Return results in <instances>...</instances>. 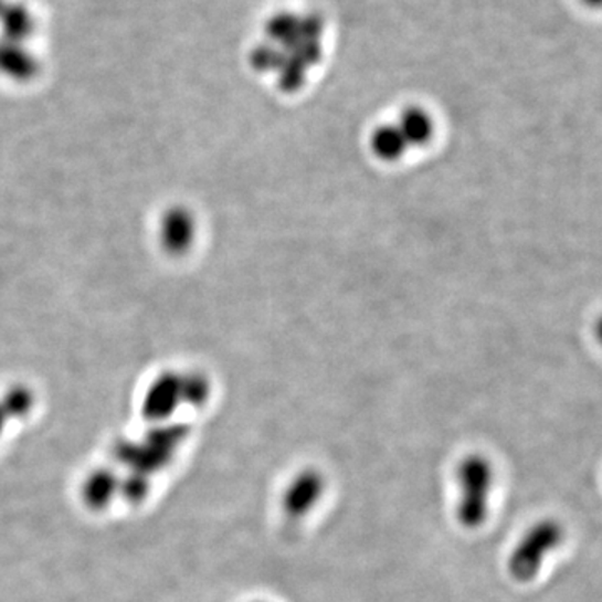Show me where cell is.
Here are the masks:
<instances>
[{
	"mask_svg": "<svg viewBox=\"0 0 602 602\" xmlns=\"http://www.w3.org/2000/svg\"><path fill=\"white\" fill-rule=\"evenodd\" d=\"M325 28L327 25L320 12L302 9L275 12L266 19L262 39L253 54L268 63V66L282 63V67L307 70L320 57Z\"/></svg>",
	"mask_w": 602,
	"mask_h": 602,
	"instance_id": "1",
	"label": "cell"
},
{
	"mask_svg": "<svg viewBox=\"0 0 602 602\" xmlns=\"http://www.w3.org/2000/svg\"><path fill=\"white\" fill-rule=\"evenodd\" d=\"M566 539L564 526L556 519H542L532 524L514 546L507 562L514 581H534L545 566L546 558L561 548Z\"/></svg>",
	"mask_w": 602,
	"mask_h": 602,
	"instance_id": "3",
	"label": "cell"
},
{
	"mask_svg": "<svg viewBox=\"0 0 602 602\" xmlns=\"http://www.w3.org/2000/svg\"><path fill=\"white\" fill-rule=\"evenodd\" d=\"M34 405L32 393L24 387H15L12 389L4 400L0 402V434L4 431L9 419H18V416L28 415Z\"/></svg>",
	"mask_w": 602,
	"mask_h": 602,
	"instance_id": "10",
	"label": "cell"
},
{
	"mask_svg": "<svg viewBox=\"0 0 602 602\" xmlns=\"http://www.w3.org/2000/svg\"><path fill=\"white\" fill-rule=\"evenodd\" d=\"M194 224L193 218L181 210L172 208L165 214L161 221V241L162 246L169 253H181L190 246L193 241Z\"/></svg>",
	"mask_w": 602,
	"mask_h": 602,
	"instance_id": "8",
	"label": "cell"
},
{
	"mask_svg": "<svg viewBox=\"0 0 602 602\" xmlns=\"http://www.w3.org/2000/svg\"><path fill=\"white\" fill-rule=\"evenodd\" d=\"M255 602H263V601H255Z\"/></svg>",
	"mask_w": 602,
	"mask_h": 602,
	"instance_id": "14",
	"label": "cell"
},
{
	"mask_svg": "<svg viewBox=\"0 0 602 602\" xmlns=\"http://www.w3.org/2000/svg\"><path fill=\"white\" fill-rule=\"evenodd\" d=\"M458 500L455 516L465 529L475 530L486 524L494 489L493 462L482 454H468L457 465Z\"/></svg>",
	"mask_w": 602,
	"mask_h": 602,
	"instance_id": "2",
	"label": "cell"
},
{
	"mask_svg": "<svg viewBox=\"0 0 602 602\" xmlns=\"http://www.w3.org/2000/svg\"><path fill=\"white\" fill-rule=\"evenodd\" d=\"M116 490V477L110 472L97 471L87 478L86 486H84V497L91 507L99 509L113 500Z\"/></svg>",
	"mask_w": 602,
	"mask_h": 602,
	"instance_id": "9",
	"label": "cell"
},
{
	"mask_svg": "<svg viewBox=\"0 0 602 602\" xmlns=\"http://www.w3.org/2000/svg\"><path fill=\"white\" fill-rule=\"evenodd\" d=\"M2 2H4V0H0V6H2Z\"/></svg>",
	"mask_w": 602,
	"mask_h": 602,
	"instance_id": "13",
	"label": "cell"
},
{
	"mask_svg": "<svg viewBox=\"0 0 602 602\" xmlns=\"http://www.w3.org/2000/svg\"><path fill=\"white\" fill-rule=\"evenodd\" d=\"M179 403H190L188 377L162 376L152 383L145 397V415L152 420L165 419L178 409Z\"/></svg>",
	"mask_w": 602,
	"mask_h": 602,
	"instance_id": "5",
	"label": "cell"
},
{
	"mask_svg": "<svg viewBox=\"0 0 602 602\" xmlns=\"http://www.w3.org/2000/svg\"><path fill=\"white\" fill-rule=\"evenodd\" d=\"M594 335H595V338H598V341H599V344H601V347H602V317L599 318L598 321H595Z\"/></svg>",
	"mask_w": 602,
	"mask_h": 602,
	"instance_id": "11",
	"label": "cell"
},
{
	"mask_svg": "<svg viewBox=\"0 0 602 602\" xmlns=\"http://www.w3.org/2000/svg\"><path fill=\"white\" fill-rule=\"evenodd\" d=\"M327 478L317 468H304L289 480L283 493L282 507L289 520L307 517L324 499Z\"/></svg>",
	"mask_w": 602,
	"mask_h": 602,
	"instance_id": "4",
	"label": "cell"
},
{
	"mask_svg": "<svg viewBox=\"0 0 602 602\" xmlns=\"http://www.w3.org/2000/svg\"><path fill=\"white\" fill-rule=\"evenodd\" d=\"M39 61L25 42L9 41L0 38V74L12 81L25 83L38 76Z\"/></svg>",
	"mask_w": 602,
	"mask_h": 602,
	"instance_id": "6",
	"label": "cell"
},
{
	"mask_svg": "<svg viewBox=\"0 0 602 602\" xmlns=\"http://www.w3.org/2000/svg\"><path fill=\"white\" fill-rule=\"evenodd\" d=\"M584 2L589 6H602V0H584Z\"/></svg>",
	"mask_w": 602,
	"mask_h": 602,
	"instance_id": "12",
	"label": "cell"
},
{
	"mask_svg": "<svg viewBox=\"0 0 602 602\" xmlns=\"http://www.w3.org/2000/svg\"><path fill=\"white\" fill-rule=\"evenodd\" d=\"M2 38L14 42H28L34 34L35 18L28 4L21 0H4L0 6Z\"/></svg>",
	"mask_w": 602,
	"mask_h": 602,
	"instance_id": "7",
	"label": "cell"
}]
</instances>
